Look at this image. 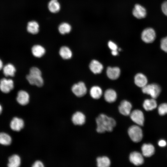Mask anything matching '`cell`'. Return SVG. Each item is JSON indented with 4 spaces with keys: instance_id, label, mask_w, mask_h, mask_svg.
I'll list each match as a JSON object with an SVG mask.
<instances>
[{
    "instance_id": "4dcf8cb0",
    "label": "cell",
    "mask_w": 167,
    "mask_h": 167,
    "mask_svg": "<svg viewBox=\"0 0 167 167\" xmlns=\"http://www.w3.org/2000/svg\"><path fill=\"white\" fill-rule=\"evenodd\" d=\"M158 112L161 115L167 113V103H164L160 105L158 107Z\"/></svg>"
},
{
    "instance_id": "484cf974",
    "label": "cell",
    "mask_w": 167,
    "mask_h": 167,
    "mask_svg": "<svg viewBox=\"0 0 167 167\" xmlns=\"http://www.w3.org/2000/svg\"><path fill=\"white\" fill-rule=\"evenodd\" d=\"M12 142V138L7 133L4 132H0V144L3 146L10 145Z\"/></svg>"
},
{
    "instance_id": "3957f363",
    "label": "cell",
    "mask_w": 167,
    "mask_h": 167,
    "mask_svg": "<svg viewBox=\"0 0 167 167\" xmlns=\"http://www.w3.org/2000/svg\"><path fill=\"white\" fill-rule=\"evenodd\" d=\"M128 133L131 140L134 142H139L142 139V131L138 126L134 125L131 126L128 129Z\"/></svg>"
},
{
    "instance_id": "cb8c5ba5",
    "label": "cell",
    "mask_w": 167,
    "mask_h": 167,
    "mask_svg": "<svg viewBox=\"0 0 167 167\" xmlns=\"http://www.w3.org/2000/svg\"><path fill=\"white\" fill-rule=\"evenodd\" d=\"M157 104L155 99L145 100L143 104V107L146 111L152 110L156 108Z\"/></svg>"
},
{
    "instance_id": "8d00e7d4",
    "label": "cell",
    "mask_w": 167,
    "mask_h": 167,
    "mask_svg": "<svg viewBox=\"0 0 167 167\" xmlns=\"http://www.w3.org/2000/svg\"><path fill=\"white\" fill-rule=\"evenodd\" d=\"M111 54L113 56H116L118 54V51L117 50H112Z\"/></svg>"
},
{
    "instance_id": "4316f807",
    "label": "cell",
    "mask_w": 167,
    "mask_h": 167,
    "mask_svg": "<svg viewBox=\"0 0 167 167\" xmlns=\"http://www.w3.org/2000/svg\"><path fill=\"white\" fill-rule=\"evenodd\" d=\"M59 54L63 59H68L72 56V53L70 49L67 46H63L59 50Z\"/></svg>"
},
{
    "instance_id": "d590c367",
    "label": "cell",
    "mask_w": 167,
    "mask_h": 167,
    "mask_svg": "<svg viewBox=\"0 0 167 167\" xmlns=\"http://www.w3.org/2000/svg\"><path fill=\"white\" fill-rule=\"evenodd\" d=\"M158 144L160 147H164L166 145V143L165 140H161L159 141Z\"/></svg>"
},
{
    "instance_id": "52a82bcc",
    "label": "cell",
    "mask_w": 167,
    "mask_h": 167,
    "mask_svg": "<svg viewBox=\"0 0 167 167\" xmlns=\"http://www.w3.org/2000/svg\"><path fill=\"white\" fill-rule=\"evenodd\" d=\"M71 90L73 93L78 97L84 96L87 92L85 85L82 82H80L74 84L71 88Z\"/></svg>"
},
{
    "instance_id": "8fae6325",
    "label": "cell",
    "mask_w": 167,
    "mask_h": 167,
    "mask_svg": "<svg viewBox=\"0 0 167 167\" xmlns=\"http://www.w3.org/2000/svg\"><path fill=\"white\" fill-rule=\"evenodd\" d=\"M129 158L130 162L136 166L140 165L144 162L143 155L137 152H134L131 153Z\"/></svg>"
},
{
    "instance_id": "2e32d148",
    "label": "cell",
    "mask_w": 167,
    "mask_h": 167,
    "mask_svg": "<svg viewBox=\"0 0 167 167\" xmlns=\"http://www.w3.org/2000/svg\"><path fill=\"white\" fill-rule=\"evenodd\" d=\"M134 82L137 86L142 88L147 85L148 79L144 75L141 73H139L135 75Z\"/></svg>"
},
{
    "instance_id": "836d02e7",
    "label": "cell",
    "mask_w": 167,
    "mask_h": 167,
    "mask_svg": "<svg viewBox=\"0 0 167 167\" xmlns=\"http://www.w3.org/2000/svg\"><path fill=\"white\" fill-rule=\"evenodd\" d=\"M161 9L163 13L167 16V1H165L162 3Z\"/></svg>"
},
{
    "instance_id": "5b68a950",
    "label": "cell",
    "mask_w": 167,
    "mask_h": 167,
    "mask_svg": "<svg viewBox=\"0 0 167 167\" xmlns=\"http://www.w3.org/2000/svg\"><path fill=\"white\" fill-rule=\"evenodd\" d=\"M156 37L155 32L152 28H149L144 29L141 33L142 40L147 43L152 42L155 40Z\"/></svg>"
},
{
    "instance_id": "7402d4cb",
    "label": "cell",
    "mask_w": 167,
    "mask_h": 167,
    "mask_svg": "<svg viewBox=\"0 0 167 167\" xmlns=\"http://www.w3.org/2000/svg\"><path fill=\"white\" fill-rule=\"evenodd\" d=\"M39 24L35 21H31L28 23L27 30V31L30 33L33 34H37L39 31Z\"/></svg>"
},
{
    "instance_id": "ac0fdd59",
    "label": "cell",
    "mask_w": 167,
    "mask_h": 167,
    "mask_svg": "<svg viewBox=\"0 0 167 167\" xmlns=\"http://www.w3.org/2000/svg\"><path fill=\"white\" fill-rule=\"evenodd\" d=\"M7 166L8 167H18L21 163V158L17 154H13L9 156Z\"/></svg>"
},
{
    "instance_id": "7c38bea8",
    "label": "cell",
    "mask_w": 167,
    "mask_h": 167,
    "mask_svg": "<svg viewBox=\"0 0 167 167\" xmlns=\"http://www.w3.org/2000/svg\"><path fill=\"white\" fill-rule=\"evenodd\" d=\"M16 99L17 102L20 105H26L29 102V96L26 91L21 90L18 92Z\"/></svg>"
},
{
    "instance_id": "5bb4252c",
    "label": "cell",
    "mask_w": 167,
    "mask_h": 167,
    "mask_svg": "<svg viewBox=\"0 0 167 167\" xmlns=\"http://www.w3.org/2000/svg\"><path fill=\"white\" fill-rule=\"evenodd\" d=\"M71 120L75 125H82L85 123L86 117L83 113L78 111L73 115Z\"/></svg>"
},
{
    "instance_id": "f35d334b",
    "label": "cell",
    "mask_w": 167,
    "mask_h": 167,
    "mask_svg": "<svg viewBox=\"0 0 167 167\" xmlns=\"http://www.w3.org/2000/svg\"><path fill=\"white\" fill-rule=\"evenodd\" d=\"M2 111V107L1 105L0 104V115L1 114Z\"/></svg>"
},
{
    "instance_id": "1f68e13d",
    "label": "cell",
    "mask_w": 167,
    "mask_h": 167,
    "mask_svg": "<svg viewBox=\"0 0 167 167\" xmlns=\"http://www.w3.org/2000/svg\"><path fill=\"white\" fill-rule=\"evenodd\" d=\"M161 49L167 53V36L162 38L161 41Z\"/></svg>"
},
{
    "instance_id": "8992f818",
    "label": "cell",
    "mask_w": 167,
    "mask_h": 167,
    "mask_svg": "<svg viewBox=\"0 0 167 167\" xmlns=\"http://www.w3.org/2000/svg\"><path fill=\"white\" fill-rule=\"evenodd\" d=\"M14 88V83L12 79L3 78L0 80V90L2 92L8 93Z\"/></svg>"
},
{
    "instance_id": "ba28073f",
    "label": "cell",
    "mask_w": 167,
    "mask_h": 167,
    "mask_svg": "<svg viewBox=\"0 0 167 167\" xmlns=\"http://www.w3.org/2000/svg\"><path fill=\"white\" fill-rule=\"evenodd\" d=\"M132 120L137 125L143 126L144 122V116L143 112L139 110H134L130 114Z\"/></svg>"
},
{
    "instance_id": "d4e9b609",
    "label": "cell",
    "mask_w": 167,
    "mask_h": 167,
    "mask_svg": "<svg viewBox=\"0 0 167 167\" xmlns=\"http://www.w3.org/2000/svg\"><path fill=\"white\" fill-rule=\"evenodd\" d=\"M49 11L51 13H55L58 12L60 9V3L57 0H51L48 4Z\"/></svg>"
},
{
    "instance_id": "f546056e",
    "label": "cell",
    "mask_w": 167,
    "mask_h": 167,
    "mask_svg": "<svg viewBox=\"0 0 167 167\" xmlns=\"http://www.w3.org/2000/svg\"><path fill=\"white\" fill-rule=\"evenodd\" d=\"M71 30V25L69 24L66 22L61 23L58 27V30L59 33L62 35L69 33Z\"/></svg>"
},
{
    "instance_id": "ffe728a7",
    "label": "cell",
    "mask_w": 167,
    "mask_h": 167,
    "mask_svg": "<svg viewBox=\"0 0 167 167\" xmlns=\"http://www.w3.org/2000/svg\"><path fill=\"white\" fill-rule=\"evenodd\" d=\"M104 97L107 102L111 103L116 101L117 98V94L114 90L111 89H109L105 92Z\"/></svg>"
},
{
    "instance_id": "30bf717a",
    "label": "cell",
    "mask_w": 167,
    "mask_h": 167,
    "mask_svg": "<svg viewBox=\"0 0 167 167\" xmlns=\"http://www.w3.org/2000/svg\"><path fill=\"white\" fill-rule=\"evenodd\" d=\"M132 105L131 103L126 100L122 101L118 107L119 112L124 116L130 115L132 108Z\"/></svg>"
},
{
    "instance_id": "f1b7e54d",
    "label": "cell",
    "mask_w": 167,
    "mask_h": 167,
    "mask_svg": "<svg viewBox=\"0 0 167 167\" xmlns=\"http://www.w3.org/2000/svg\"><path fill=\"white\" fill-rule=\"evenodd\" d=\"M96 161L97 165L98 167H109L110 165V159L106 156L98 157Z\"/></svg>"
},
{
    "instance_id": "603a6c76",
    "label": "cell",
    "mask_w": 167,
    "mask_h": 167,
    "mask_svg": "<svg viewBox=\"0 0 167 167\" xmlns=\"http://www.w3.org/2000/svg\"><path fill=\"white\" fill-rule=\"evenodd\" d=\"M32 52L35 57L41 58L45 54V50L42 46L36 45H34L32 48Z\"/></svg>"
},
{
    "instance_id": "44dd1931",
    "label": "cell",
    "mask_w": 167,
    "mask_h": 167,
    "mask_svg": "<svg viewBox=\"0 0 167 167\" xmlns=\"http://www.w3.org/2000/svg\"><path fill=\"white\" fill-rule=\"evenodd\" d=\"M3 72L6 77H13L16 71L14 66L11 63H9L5 65L2 68Z\"/></svg>"
},
{
    "instance_id": "d6986e66",
    "label": "cell",
    "mask_w": 167,
    "mask_h": 167,
    "mask_svg": "<svg viewBox=\"0 0 167 167\" xmlns=\"http://www.w3.org/2000/svg\"><path fill=\"white\" fill-rule=\"evenodd\" d=\"M143 155L146 157L152 156L155 152V148L151 144L144 143L141 147Z\"/></svg>"
},
{
    "instance_id": "e0dca14e",
    "label": "cell",
    "mask_w": 167,
    "mask_h": 167,
    "mask_svg": "<svg viewBox=\"0 0 167 167\" xmlns=\"http://www.w3.org/2000/svg\"><path fill=\"white\" fill-rule=\"evenodd\" d=\"M89 67L91 71L95 74L100 73L103 68V65L98 61L95 60L91 61Z\"/></svg>"
},
{
    "instance_id": "d6a6232c",
    "label": "cell",
    "mask_w": 167,
    "mask_h": 167,
    "mask_svg": "<svg viewBox=\"0 0 167 167\" xmlns=\"http://www.w3.org/2000/svg\"><path fill=\"white\" fill-rule=\"evenodd\" d=\"M108 46L111 50H117L118 49L117 45L113 42L109 41L108 43Z\"/></svg>"
},
{
    "instance_id": "277c9868",
    "label": "cell",
    "mask_w": 167,
    "mask_h": 167,
    "mask_svg": "<svg viewBox=\"0 0 167 167\" xmlns=\"http://www.w3.org/2000/svg\"><path fill=\"white\" fill-rule=\"evenodd\" d=\"M142 88L144 93L150 95L152 98L155 99L159 96L161 90L160 86L154 83L147 84Z\"/></svg>"
},
{
    "instance_id": "4fadbf2b",
    "label": "cell",
    "mask_w": 167,
    "mask_h": 167,
    "mask_svg": "<svg viewBox=\"0 0 167 167\" xmlns=\"http://www.w3.org/2000/svg\"><path fill=\"white\" fill-rule=\"evenodd\" d=\"M133 15L137 19H141L145 17L147 13L146 9L139 4L135 6L132 11Z\"/></svg>"
},
{
    "instance_id": "9c48e42d",
    "label": "cell",
    "mask_w": 167,
    "mask_h": 167,
    "mask_svg": "<svg viewBox=\"0 0 167 167\" xmlns=\"http://www.w3.org/2000/svg\"><path fill=\"white\" fill-rule=\"evenodd\" d=\"M24 126V120L21 118L17 117H14L11 120L10 126L13 131H19L22 129Z\"/></svg>"
},
{
    "instance_id": "83f0119b",
    "label": "cell",
    "mask_w": 167,
    "mask_h": 167,
    "mask_svg": "<svg viewBox=\"0 0 167 167\" xmlns=\"http://www.w3.org/2000/svg\"><path fill=\"white\" fill-rule=\"evenodd\" d=\"M91 96L93 99H98L102 96V91L101 89L98 86H94L91 88L90 91Z\"/></svg>"
},
{
    "instance_id": "74e56055",
    "label": "cell",
    "mask_w": 167,
    "mask_h": 167,
    "mask_svg": "<svg viewBox=\"0 0 167 167\" xmlns=\"http://www.w3.org/2000/svg\"><path fill=\"white\" fill-rule=\"evenodd\" d=\"M3 62L2 60L0 59V71L2 70L3 67Z\"/></svg>"
},
{
    "instance_id": "6da1fadb",
    "label": "cell",
    "mask_w": 167,
    "mask_h": 167,
    "mask_svg": "<svg viewBox=\"0 0 167 167\" xmlns=\"http://www.w3.org/2000/svg\"><path fill=\"white\" fill-rule=\"evenodd\" d=\"M96 131L99 133L105 131L111 132L116 125V122L113 118L104 114H100L96 118Z\"/></svg>"
},
{
    "instance_id": "e575fe53",
    "label": "cell",
    "mask_w": 167,
    "mask_h": 167,
    "mask_svg": "<svg viewBox=\"0 0 167 167\" xmlns=\"http://www.w3.org/2000/svg\"><path fill=\"white\" fill-rule=\"evenodd\" d=\"M33 167H43L44 165L42 162L40 161H36L32 165Z\"/></svg>"
},
{
    "instance_id": "9a60e30c",
    "label": "cell",
    "mask_w": 167,
    "mask_h": 167,
    "mask_svg": "<svg viewBox=\"0 0 167 167\" xmlns=\"http://www.w3.org/2000/svg\"><path fill=\"white\" fill-rule=\"evenodd\" d=\"M106 74L109 78L112 80L116 79L120 74V70L117 67H108L106 70Z\"/></svg>"
},
{
    "instance_id": "7a4b0ae2",
    "label": "cell",
    "mask_w": 167,
    "mask_h": 167,
    "mask_svg": "<svg viewBox=\"0 0 167 167\" xmlns=\"http://www.w3.org/2000/svg\"><path fill=\"white\" fill-rule=\"evenodd\" d=\"M29 84L38 87H42L44 84V80L41 77L40 70L36 67H33L30 70L29 73L26 77Z\"/></svg>"
}]
</instances>
